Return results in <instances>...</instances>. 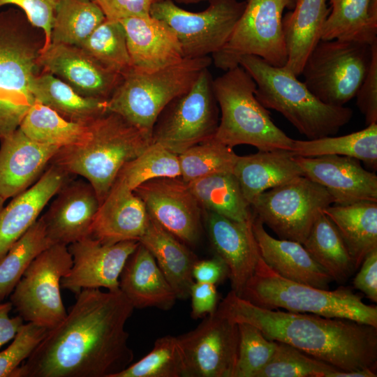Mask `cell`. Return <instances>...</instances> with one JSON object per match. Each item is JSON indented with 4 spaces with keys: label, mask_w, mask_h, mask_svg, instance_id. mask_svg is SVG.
Masks as SVG:
<instances>
[{
    "label": "cell",
    "mask_w": 377,
    "mask_h": 377,
    "mask_svg": "<svg viewBox=\"0 0 377 377\" xmlns=\"http://www.w3.org/2000/svg\"><path fill=\"white\" fill-rule=\"evenodd\" d=\"M133 310L120 289L81 290L11 377H114L134 357L126 330Z\"/></svg>",
    "instance_id": "6da1fadb"
},
{
    "label": "cell",
    "mask_w": 377,
    "mask_h": 377,
    "mask_svg": "<svg viewBox=\"0 0 377 377\" xmlns=\"http://www.w3.org/2000/svg\"><path fill=\"white\" fill-rule=\"evenodd\" d=\"M217 309L231 321L257 327L269 340L348 371L376 369L377 327L346 318L269 309L230 291Z\"/></svg>",
    "instance_id": "7a4b0ae2"
},
{
    "label": "cell",
    "mask_w": 377,
    "mask_h": 377,
    "mask_svg": "<svg viewBox=\"0 0 377 377\" xmlns=\"http://www.w3.org/2000/svg\"><path fill=\"white\" fill-rule=\"evenodd\" d=\"M87 124L88 140L60 148L52 161L68 174L86 179L101 204L121 168L142 154L152 138L114 112H107Z\"/></svg>",
    "instance_id": "3957f363"
},
{
    "label": "cell",
    "mask_w": 377,
    "mask_h": 377,
    "mask_svg": "<svg viewBox=\"0 0 377 377\" xmlns=\"http://www.w3.org/2000/svg\"><path fill=\"white\" fill-rule=\"evenodd\" d=\"M239 65L255 81L259 102L281 113L308 140L334 135L353 117L350 108L324 103L283 66H273L253 55L242 56Z\"/></svg>",
    "instance_id": "277c9868"
},
{
    "label": "cell",
    "mask_w": 377,
    "mask_h": 377,
    "mask_svg": "<svg viewBox=\"0 0 377 377\" xmlns=\"http://www.w3.org/2000/svg\"><path fill=\"white\" fill-rule=\"evenodd\" d=\"M22 11L0 13V140L17 129L36 99L32 84L44 40Z\"/></svg>",
    "instance_id": "5b68a950"
},
{
    "label": "cell",
    "mask_w": 377,
    "mask_h": 377,
    "mask_svg": "<svg viewBox=\"0 0 377 377\" xmlns=\"http://www.w3.org/2000/svg\"><path fill=\"white\" fill-rule=\"evenodd\" d=\"M241 297L265 309L350 319L377 327V307L365 304L350 288L324 290L287 279L261 256Z\"/></svg>",
    "instance_id": "8992f818"
},
{
    "label": "cell",
    "mask_w": 377,
    "mask_h": 377,
    "mask_svg": "<svg viewBox=\"0 0 377 377\" xmlns=\"http://www.w3.org/2000/svg\"><path fill=\"white\" fill-rule=\"evenodd\" d=\"M221 118L214 138L233 148L241 145L258 150H290L293 140L272 121L255 95L256 84L240 65L213 79Z\"/></svg>",
    "instance_id": "52a82bcc"
},
{
    "label": "cell",
    "mask_w": 377,
    "mask_h": 377,
    "mask_svg": "<svg viewBox=\"0 0 377 377\" xmlns=\"http://www.w3.org/2000/svg\"><path fill=\"white\" fill-rule=\"evenodd\" d=\"M212 63L209 56L184 58L152 71L131 66L108 99V112H114L151 135L163 109L188 91L201 72Z\"/></svg>",
    "instance_id": "ba28073f"
},
{
    "label": "cell",
    "mask_w": 377,
    "mask_h": 377,
    "mask_svg": "<svg viewBox=\"0 0 377 377\" xmlns=\"http://www.w3.org/2000/svg\"><path fill=\"white\" fill-rule=\"evenodd\" d=\"M371 45L320 40L302 68L303 82L324 103L343 106L355 98L367 75Z\"/></svg>",
    "instance_id": "9c48e42d"
},
{
    "label": "cell",
    "mask_w": 377,
    "mask_h": 377,
    "mask_svg": "<svg viewBox=\"0 0 377 377\" xmlns=\"http://www.w3.org/2000/svg\"><path fill=\"white\" fill-rule=\"evenodd\" d=\"M295 0H247L245 8L225 45L212 54L216 67L224 71L239 65L244 55L261 58L273 66H284L288 54L282 18Z\"/></svg>",
    "instance_id": "30bf717a"
},
{
    "label": "cell",
    "mask_w": 377,
    "mask_h": 377,
    "mask_svg": "<svg viewBox=\"0 0 377 377\" xmlns=\"http://www.w3.org/2000/svg\"><path fill=\"white\" fill-rule=\"evenodd\" d=\"M332 204L324 187L302 175L262 193L250 206L279 239L302 244L319 214Z\"/></svg>",
    "instance_id": "8fae6325"
},
{
    "label": "cell",
    "mask_w": 377,
    "mask_h": 377,
    "mask_svg": "<svg viewBox=\"0 0 377 377\" xmlns=\"http://www.w3.org/2000/svg\"><path fill=\"white\" fill-rule=\"evenodd\" d=\"M219 121L213 78L207 68L188 91L172 100L161 112L152 129V142L179 155L214 138Z\"/></svg>",
    "instance_id": "7c38bea8"
},
{
    "label": "cell",
    "mask_w": 377,
    "mask_h": 377,
    "mask_svg": "<svg viewBox=\"0 0 377 377\" xmlns=\"http://www.w3.org/2000/svg\"><path fill=\"white\" fill-rule=\"evenodd\" d=\"M72 264L68 246L61 244L51 245L31 263L10 297L24 321L50 330L64 319L67 311L61 299V281Z\"/></svg>",
    "instance_id": "4fadbf2b"
},
{
    "label": "cell",
    "mask_w": 377,
    "mask_h": 377,
    "mask_svg": "<svg viewBox=\"0 0 377 377\" xmlns=\"http://www.w3.org/2000/svg\"><path fill=\"white\" fill-rule=\"evenodd\" d=\"M246 6L238 0H209L208 7L191 12L172 0H161L151 8L150 15L165 22L175 33L184 58L214 54L229 39Z\"/></svg>",
    "instance_id": "5bb4252c"
},
{
    "label": "cell",
    "mask_w": 377,
    "mask_h": 377,
    "mask_svg": "<svg viewBox=\"0 0 377 377\" xmlns=\"http://www.w3.org/2000/svg\"><path fill=\"white\" fill-rule=\"evenodd\" d=\"M177 339L185 357L186 377H234L238 325L218 309Z\"/></svg>",
    "instance_id": "9a60e30c"
},
{
    "label": "cell",
    "mask_w": 377,
    "mask_h": 377,
    "mask_svg": "<svg viewBox=\"0 0 377 377\" xmlns=\"http://www.w3.org/2000/svg\"><path fill=\"white\" fill-rule=\"evenodd\" d=\"M149 216L185 244L194 246L201 237L202 208L181 177L148 180L134 189Z\"/></svg>",
    "instance_id": "2e32d148"
},
{
    "label": "cell",
    "mask_w": 377,
    "mask_h": 377,
    "mask_svg": "<svg viewBox=\"0 0 377 377\" xmlns=\"http://www.w3.org/2000/svg\"><path fill=\"white\" fill-rule=\"evenodd\" d=\"M139 243L137 240H128L104 244L87 237L69 244L68 249L73 264L62 278L61 287L75 294L84 289L101 288L109 291L119 290L120 274Z\"/></svg>",
    "instance_id": "e0dca14e"
},
{
    "label": "cell",
    "mask_w": 377,
    "mask_h": 377,
    "mask_svg": "<svg viewBox=\"0 0 377 377\" xmlns=\"http://www.w3.org/2000/svg\"><path fill=\"white\" fill-rule=\"evenodd\" d=\"M295 157L303 175L324 187L334 205L377 202V176L358 159L339 155Z\"/></svg>",
    "instance_id": "ac0fdd59"
},
{
    "label": "cell",
    "mask_w": 377,
    "mask_h": 377,
    "mask_svg": "<svg viewBox=\"0 0 377 377\" xmlns=\"http://www.w3.org/2000/svg\"><path fill=\"white\" fill-rule=\"evenodd\" d=\"M202 210L203 225L215 256L228 267L231 290L241 297L260 258L252 228L253 219L239 222Z\"/></svg>",
    "instance_id": "d6986e66"
},
{
    "label": "cell",
    "mask_w": 377,
    "mask_h": 377,
    "mask_svg": "<svg viewBox=\"0 0 377 377\" xmlns=\"http://www.w3.org/2000/svg\"><path fill=\"white\" fill-rule=\"evenodd\" d=\"M38 62L43 71L85 97L108 100L122 78L121 74L105 68L75 45L50 43L40 50Z\"/></svg>",
    "instance_id": "ffe728a7"
},
{
    "label": "cell",
    "mask_w": 377,
    "mask_h": 377,
    "mask_svg": "<svg viewBox=\"0 0 377 377\" xmlns=\"http://www.w3.org/2000/svg\"><path fill=\"white\" fill-rule=\"evenodd\" d=\"M42 216L48 237L54 244H69L89 237L100 202L88 182H66Z\"/></svg>",
    "instance_id": "44dd1931"
},
{
    "label": "cell",
    "mask_w": 377,
    "mask_h": 377,
    "mask_svg": "<svg viewBox=\"0 0 377 377\" xmlns=\"http://www.w3.org/2000/svg\"><path fill=\"white\" fill-rule=\"evenodd\" d=\"M59 149L31 140L20 128L1 139L0 196L6 200L29 188Z\"/></svg>",
    "instance_id": "7402d4cb"
},
{
    "label": "cell",
    "mask_w": 377,
    "mask_h": 377,
    "mask_svg": "<svg viewBox=\"0 0 377 377\" xmlns=\"http://www.w3.org/2000/svg\"><path fill=\"white\" fill-rule=\"evenodd\" d=\"M149 223V216L142 200L116 178L100 204L89 237L104 244L139 241Z\"/></svg>",
    "instance_id": "603a6c76"
},
{
    "label": "cell",
    "mask_w": 377,
    "mask_h": 377,
    "mask_svg": "<svg viewBox=\"0 0 377 377\" xmlns=\"http://www.w3.org/2000/svg\"><path fill=\"white\" fill-rule=\"evenodd\" d=\"M125 30L133 67L152 71L184 59L174 31L151 15L130 17L119 21Z\"/></svg>",
    "instance_id": "cb8c5ba5"
},
{
    "label": "cell",
    "mask_w": 377,
    "mask_h": 377,
    "mask_svg": "<svg viewBox=\"0 0 377 377\" xmlns=\"http://www.w3.org/2000/svg\"><path fill=\"white\" fill-rule=\"evenodd\" d=\"M68 177L66 172L52 163L32 186L3 207L0 210V259L38 220Z\"/></svg>",
    "instance_id": "d4e9b609"
},
{
    "label": "cell",
    "mask_w": 377,
    "mask_h": 377,
    "mask_svg": "<svg viewBox=\"0 0 377 377\" xmlns=\"http://www.w3.org/2000/svg\"><path fill=\"white\" fill-rule=\"evenodd\" d=\"M252 228L260 256L272 269L287 279L329 290L332 278L301 243L273 237L255 216Z\"/></svg>",
    "instance_id": "484cf974"
},
{
    "label": "cell",
    "mask_w": 377,
    "mask_h": 377,
    "mask_svg": "<svg viewBox=\"0 0 377 377\" xmlns=\"http://www.w3.org/2000/svg\"><path fill=\"white\" fill-rule=\"evenodd\" d=\"M119 283L134 309L168 310L177 300L154 256L140 242L127 259Z\"/></svg>",
    "instance_id": "4316f807"
},
{
    "label": "cell",
    "mask_w": 377,
    "mask_h": 377,
    "mask_svg": "<svg viewBox=\"0 0 377 377\" xmlns=\"http://www.w3.org/2000/svg\"><path fill=\"white\" fill-rule=\"evenodd\" d=\"M232 173L250 205L262 193L303 175L295 154L286 149L238 156Z\"/></svg>",
    "instance_id": "83f0119b"
},
{
    "label": "cell",
    "mask_w": 377,
    "mask_h": 377,
    "mask_svg": "<svg viewBox=\"0 0 377 377\" xmlns=\"http://www.w3.org/2000/svg\"><path fill=\"white\" fill-rule=\"evenodd\" d=\"M327 0H295L294 8L282 18L287 50L283 66L295 76L300 75L304 64L321 39L324 24L330 13Z\"/></svg>",
    "instance_id": "f1b7e54d"
},
{
    "label": "cell",
    "mask_w": 377,
    "mask_h": 377,
    "mask_svg": "<svg viewBox=\"0 0 377 377\" xmlns=\"http://www.w3.org/2000/svg\"><path fill=\"white\" fill-rule=\"evenodd\" d=\"M139 242L152 254L177 299L189 298L195 282L192 270L198 259L188 246L150 216L147 228Z\"/></svg>",
    "instance_id": "f546056e"
},
{
    "label": "cell",
    "mask_w": 377,
    "mask_h": 377,
    "mask_svg": "<svg viewBox=\"0 0 377 377\" xmlns=\"http://www.w3.org/2000/svg\"><path fill=\"white\" fill-rule=\"evenodd\" d=\"M323 212L339 230L357 270L364 258L377 249V202L332 204Z\"/></svg>",
    "instance_id": "4dcf8cb0"
},
{
    "label": "cell",
    "mask_w": 377,
    "mask_h": 377,
    "mask_svg": "<svg viewBox=\"0 0 377 377\" xmlns=\"http://www.w3.org/2000/svg\"><path fill=\"white\" fill-rule=\"evenodd\" d=\"M330 11L320 40L371 45L377 41V0H327Z\"/></svg>",
    "instance_id": "1f68e13d"
},
{
    "label": "cell",
    "mask_w": 377,
    "mask_h": 377,
    "mask_svg": "<svg viewBox=\"0 0 377 377\" xmlns=\"http://www.w3.org/2000/svg\"><path fill=\"white\" fill-rule=\"evenodd\" d=\"M32 93L36 101L69 121L87 124L105 113L106 99L83 96L55 75L42 71L34 78Z\"/></svg>",
    "instance_id": "d6a6232c"
},
{
    "label": "cell",
    "mask_w": 377,
    "mask_h": 377,
    "mask_svg": "<svg viewBox=\"0 0 377 377\" xmlns=\"http://www.w3.org/2000/svg\"><path fill=\"white\" fill-rule=\"evenodd\" d=\"M188 184L202 209L239 222L253 219L251 206L232 172L211 175Z\"/></svg>",
    "instance_id": "836d02e7"
},
{
    "label": "cell",
    "mask_w": 377,
    "mask_h": 377,
    "mask_svg": "<svg viewBox=\"0 0 377 377\" xmlns=\"http://www.w3.org/2000/svg\"><path fill=\"white\" fill-rule=\"evenodd\" d=\"M302 245L333 281L343 283L355 271L339 230L323 212L315 221Z\"/></svg>",
    "instance_id": "e575fe53"
},
{
    "label": "cell",
    "mask_w": 377,
    "mask_h": 377,
    "mask_svg": "<svg viewBox=\"0 0 377 377\" xmlns=\"http://www.w3.org/2000/svg\"><path fill=\"white\" fill-rule=\"evenodd\" d=\"M290 151L303 157L324 155L349 156L374 170L377 168V123L367 125L362 130L348 135L325 136L312 140H293Z\"/></svg>",
    "instance_id": "d590c367"
},
{
    "label": "cell",
    "mask_w": 377,
    "mask_h": 377,
    "mask_svg": "<svg viewBox=\"0 0 377 377\" xmlns=\"http://www.w3.org/2000/svg\"><path fill=\"white\" fill-rule=\"evenodd\" d=\"M19 128L36 142L60 148L79 145L89 136L88 124L66 119L52 109L36 101Z\"/></svg>",
    "instance_id": "8d00e7d4"
},
{
    "label": "cell",
    "mask_w": 377,
    "mask_h": 377,
    "mask_svg": "<svg viewBox=\"0 0 377 377\" xmlns=\"http://www.w3.org/2000/svg\"><path fill=\"white\" fill-rule=\"evenodd\" d=\"M105 20L103 10L93 0H59L50 43L78 47Z\"/></svg>",
    "instance_id": "74e56055"
},
{
    "label": "cell",
    "mask_w": 377,
    "mask_h": 377,
    "mask_svg": "<svg viewBox=\"0 0 377 377\" xmlns=\"http://www.w3.org/2000/svg\"><path fill=\"white\" fill-rule=\"evenodd\" d=\"M52 244L41 216L0 259V302L11 294L31 263Z\"/></svg>",
    "instance_id": "f35d334b"
},
{
    "label": "cell",
    "mask_w": 377,
    "mask_h": 377,
    "mask_svg": "<svg viewBox=\"0 0 377 377\" xmlns=\"http://www.w3.org/2000/svg\"><path fill=\"white\" fill-rule=\"evenodd\" d=\"M78 47L105 68L121 75L132 66L119 21L105 18Z\"/></svg>",
    "instance_id": "ab89813d"
},
{
    "label": "cell",
    "mask_w": 377,
    "mask_h": 377,
    "mask_svg": "<svg viewBox=\"0 0 377 377\" xmlns=\"http://www.w3.org/2000/svg\"><path fill=\"white\" fill-rule=\"evenodd\" d=\"M214 138L197 144L178 155L181 177L186 183L223 172H232L238 155Z\"/></svg>",
    "instance_id": "60d3db41"
},
{
    "label": "cell",
    "mask_w": 377,
    "mask_h": 377,
    "mask_svg": "<svg viewBox=\"0 0 377 377\" xmlns=\"http://www.w3.org/2000/svg\"><path fill=\"white\" fill-rule=\"evenodd\" d=\"M114 377H186V366L177 337L157 339L153 348Z\"/></svg>",
    "instance_id": "b9f144b4"
},
{
    "label": "cell",
    "mask_w": 377,
    "mask_h": 377,
    "mask_svg": "<svg viewBox=\"0 0 377 377\" xmlns=\"http://www.w3.org/2000/svg\"><path fill=\"white\" fill-rule=\"evenodd\" d=\"M180 176L178 155L152 142L139 156L126 163L116 178L134 191L139 185L152 179Z\"/></svg>",
    "instance_id": "7bdbcfd3"
},
{
    "label": "cell",
    "mask_w": 377,
    "mask_h": 377,
    "mask_svg": "<svg viewBox=\"0 0 377 377\" xmlns=\"http://www.w3.org/2000/svg\"><path fill=\"white\" fill-rule=\"evenodd\" d=\"M336 370L289 344L276 341L271 359L254 377H327Z\"/></svg>",
    "instance_id": "ee69618b"
},
{
    "label": "cell",
    "mask_w": 377,
    "mask_h": 377,
    "mask_svg": "<svg viewBox=\"0 0 377 377\" xmlns=\"http://www.w3.org/2000/svg\"><path fill=\"white\" fill-rule=\"evenodd\" d=\"M239 343L234 377H254L271 359L276 341L267 339L255 326L237 323Z\"/></svg>",
    "instance_id": "f6af8a7d"
},
{
    "label": "cell",
    "mask_w": 377,
    "mask_h": 377,
    "mask_svg": "<svg viewBox=\"0 0 377 377\" xmlns=\"http://www.w3.org/2000/svg\"><path fill=\"white\" fill-rule=\"evenodd\" d=\"M48 330L36 323L27 322L23 324L12 343L0 352V377H11L35 350Z\"/></svg>",
    "instance_id": "bcb514c9"
},
{
    "label": "cell",
    "mask_w": 377,
    "mask_h": 377,
    "mask_svg": "<svg viewBox=\"0 0 377 377\" xmlns=\"http://www.w3.org/2000/svg\"><path fill=\"white\" fill-rule=\"evenodd\" d=\"M58 1L59 0H0V7L13 4L20 8L30 24L43 31L45 40L40 50H43L51 43L52 22Z\"/></svg>",
    "instance_id": "7dc6e473"
},
{
    "label": "cell",
    "mask_w": 377,
    "mask_h": 377,
    "mask_svg": "<svg viewBox=\"0 0 377 377\" xmlns=\"http://www.w3.org/2000/svg\"><path fill=\"white\" fill-rule=\"evenodd\" d=\"M371 46L370 66L355 96L356 105L364 114L367 126L377 123V41Z\"/></svg>",
    "instance_id": "c3c4849f"
},
{
    "label": "cell",
    "mask_w": 377,
    "mask_h": 377,
    "mask_svg": "<svg viewBox=\"0 0 377 377\" xmlns=\"http://www.w3.org/2000/svg\"><path fill=\"white\" fill-rule=\"evenodd\" d=\"M103 10L105 18L120 21L123 19L150 15L151 6L161 0H93Z\"/></svg>",
    "instance_id": "681fc988"
},
{
    "label": "cell",
    "mask_w": 377,
    "mask_h": 377,
    "mask_svg": "<svg viewBox=\"0 0 377 377\" xmlns=\"http://www.w3.org/2000/svg\"><path fill=\"white\" fill-rule=\"evenodd\" d=\"M191 317L196 320L214 313L219 305L216 286L208 283L194 282L190 292Z\"/></svg>",
    "instance_id": "f907efd6"
},
{
    "label": "cell",
    "mask_w": 377,
    "mask_h": 377,
    "mask_svg": "<svg viewBox=\"0 0 377 377\" xmlns=\"http://www.w3.org/2000/svg\"><path fill=\"white\" fill-rule=\"evenodd\" d=\"M360 267L353 279V286L373 302H377V249L364 258Z\"/></svg>",
    "instance_id": "816d5d0a"
},
{
    "label": "cell",
    "mask_w": 377,
    "mask_h": 377,
    "mask_svg": "<svg viewBox=\"0 0 377 377\" xmlns=\"http://www.w3.org/2000/svg\"><path fill=\"white\" fill-rule=\"evenodd\" d=\"M192 275L195 282L217 285L228 278L225 263L215 256L210 259L198 260L193 265Z\"/></svg>",
    "instance_id": "f5cc1de1"
},
{
    "label": "cell",
    "mask_w": 377,
    "mask_h": 377,
    "mask_svg": "<svg viewBox=\"0 0 377 377\" xmlns=\"http://www.w3.org/2000/svg\"><path fill=\"white\" fill-rule=\"evenodd\" d=\"M12 309L10 301L0 302V348L13 339L24 324V320L19 315L10 317Z\"/></svg>",
    "instance_id": "db71d44e"
},
{
    "label": "cell",
    "mask_w": 377,
    "mask_h": 377,
    "mask_svg": "<svg viewBox=\"0 0 377 377\" xmlns=\"http://www.w3.org/2000/svg\"><path fill=\"white\" fill-rule=\"evenodd\" d=\"M376 376L374 369H363L348 371L336 370L330 374L327 377H376Z\"/></svg>",
    "instance_id": "11a10c76"
},
{
    "label": "cell",
    "mask_w": 377,
    "mask_h": 377,
    "mask_svg": "<svg viewBox=\"0 0 377 377\" xmlns=\"http://www.w3.org/2000/svg\"><path fill=\"white\" fill-rule=\"evenodd\" d=\"M176 1L184 3H197L198 1H201L203 0H176Z\"/></svg>",
    "instance_id": "9f6ffc18"
},
{
    "label": "cell",
    "mask_w": 377,
    "mask_h": 377,
    "mask_svg": "<svg viewBox=\"0 0 377 377\" xmlns=\"http://www.w3.org/2000/svg\"><path fill=\"white\" fill-rule=\"evenodd\" d=\"M5 200L0 196V210L3 208Z\"/></svg>",
    "instance_id": "6f0895ef"
}]
</instances>
